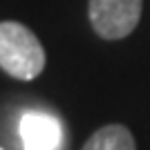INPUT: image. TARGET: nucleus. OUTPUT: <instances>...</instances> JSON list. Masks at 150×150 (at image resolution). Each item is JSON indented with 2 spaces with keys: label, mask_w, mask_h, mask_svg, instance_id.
Returning <instances> with one entry per match:
<instances>
[{
  "label": "nucleus",
  "mask_w": 150,
  "mask_h": 150,
  "mask_svg": "<svg viewBox=\"0 0 150 150\" xmlns=\"http://www.w3.org/2000/svg\"><path fill=\"white\" fill-rule=\"evenodd\" d=\"M45 67V50L36 34L16 20L0 23V69L18 81L36 79Z\"/></svg>",
  "instance_id": "f257e3e1"
},
{
  "label": "nucleus",
  "mask_w": 150,
  "mask_h": 150,
  "mask_svg": "<svg viewBox=\"0 0 150 150\" xmlns=\"http://www.w3.org/2000/svg\"><path fill=\"white\" fill-rule=\"evenodd\" d=\"M144 0H88V16L96 36L121 40L137 29Z\"/></svg>",
  "instance_id": "f03ea898"
},
{
  "label": "nucleus",
  "mask_w": 150,
  "mask_h": 150,
  "mask_svg": "<svg viewBox=\"0 0 150 150\" xmlns=\"http://www.w3.org/2000/svg\"><path fill=\"white\" fill-rule=\"evenodd\" d=\"M20 137L25 150H56L61 146L63 128L45 112H27L20 119Z\"/></svg>",
  "instance_id": "7ed1b4c3"
},
{
  "label": "nucleus",
  "mask_w": 150,
  "mask_h": 150,
  "mask_svg": "<svg viewBox=\"0 0 150 150\" xmlns=\"http://www.w3.org/2000/svg\"><path fill=\"white\" fill-rule=\"evenodd\" d=\"M81 150H137V144L125 125L108 123L94 132Z\"/></svg>",
  "instance_id": "20e7f679"
}]
</instances>
